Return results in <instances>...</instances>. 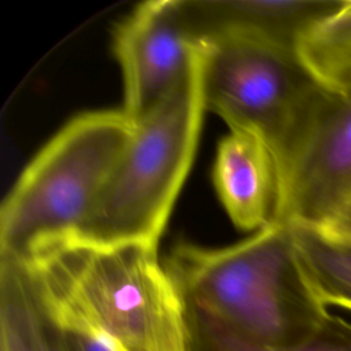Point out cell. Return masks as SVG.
<instances>
[{
  "label": "cell",
  "instance_id": "1",
  "mask_svg": "<svg viewBox=\"0 0 351 351\" xmlns=\"http://www.w3.org/2000/svg\"><path fill=\"white\" fill-rule=\"evenodd\" d=\"M21 265L62 329L110 351H192L186 307L158 244L67 240Z\"/></svg>",
  "mask_w": 351,
  "mask_h": 351
},
{
  "label": "cell",
  "instance_id": "2",
  "mask_svg": "<svg viewBox=\"0 0 351 351\" xmlns=\"http://www.w3.org/2000/svg\"><path fill=\"white\" fill-rule=\"evenodd\" d=\"M165 266L188 315L262 347L299 346L329 315L302 277L285 225L222 248L178 244Z\"/></svg>",
  "mask_w": 351,
  "mask_h": 351
},
{
  "label": "cell",
  "instance_id": "3",
  "mask_svg": "<svg viewBox=\"0 0 351 351\" xmlns=\"http://www.w3.org/2000/svg\"><path fill=\"white\" fill-rule=\"evenodd\" d=\"M136 125L122 110L67 122L22 171L0 213V258L29 262L71 240L93 208Z\"/></svg>",
  "mask_w": 351,
  "mask_h": 351
},
{
  "label": "cell",
  "instance_id": "4",
  "mask_svg": "<svg viewBox=\"0 0 351 351\" xmlns=\"http://www.w3.org/2000/svg\"><path fill=\"white\" fill-rule=\"evenodd\" d=\"M202 53L176 89L136 125L132 140L71 240L103 245L158 244L197 147L206 110Z\"/></svg>",
  "mask_w": 351,
  "mask_h": 351
},
{
  "label": "cell",
  "instance_id": "5",
  "mask_svg": "<svg viewBox=\"0 0 351 351\" xmlns=\"http://www.w3.org/2000/svg\"><path fill=\"white\" fill-rule=\"evenodd\" d=\"M318 89L292 48L243 37L203 44L204 108L262 138L277 160Z\"/></svg>",
  "mask_w": 351,
  "mask_h": 351
},
{
  "label": "cell",
  "instance_id": "6",
  "mask_svg": "<svg viewBox=\"0 0 351 351\" xmlns=\"http://www.w3.org/2000/svg\"><path fill=\"white\" fill-rule=\"evenodd\" d=\"M281 225L321 223L351 192V92L318 89L278 159Z\"/></svg>",
  "mask_w": 351,
  "mask_h": 351
},
{
  "label": "cell",
  "instance_id": "7",
  "mask_svg": "<svg viewBox=\"0 0 351 351\" xmlns=\"http://www.w3.org/2000/svg\"><path fill=\"white\" fill-rule=\"evenodd\" d=\"M112 47L123 75L122 111L134 125L176 89L203 49L186 25L181 0L138 4L117 26Z\"/></svg>",
  "mask_w": 351,
  "mask_h": 351
},
{
  "label": "cell",
  "instance_id": "8",
  "mask_svg": "<svg viewBox=\"0 0 351 351\" xmlns=\"http://www.w3.org/2000/svg\"><path fill=\"white\" fill-rule=\"evenodd\" d=\"M213 181L236 228L255 230L281 225V171L271 148L258 136L230 130L217 149Z\"/></svg>",
  "mask_w": 351,
  "mask_h": 351
},
{
  "label": "cell",
  "instance_id": "9",
  "mask_svg": "<svg viewBox=\"0 0 351 351\" xmlns=\"http://www.w3.org/2000/svg\"><path fill=\"white\" fill-rule=\"evenodd\" d=\"M332 4L308 0H181L186 25L202 44L243 37L295 51L302 34Z\"/></svg>",
  "mask_w": 351,
  "mask_h": 351
},
{
  "label": "cell",
  "instance_id": "10",
  "mask_svg": "<svg viewBox=\"0 0 351 351\" xmlns=\"http://www.w3.org/2000/svg\"><path fill=\"white\" fill-rule=\"evenodd\" d=\"M0 351H74L69 335L45 311L26 269L0 258Z\"/></svg>",
  "mask_w": 351,
  "mask_h": 351
},
{
  "label": "cell",
  "instance_id": "11",
  "mask_svg": "<svg viewBox=\"0 0 351 351\" xmlns=\"http://www.w3.org/2000/svg\"><path fill=\"white\" fill-rule=\"evenodd\" d=\"M292 251L313 296L328 311H351V237L317 225L288 223Z\"/></svg>",
  "mask_w": 351,
  "mask_h": 351
},
{
  "label": "cell",
  "instance_id": "12",
  "mask_svg": "<svg viewBox=\"0 0 351 351\" xmlns=\"http://www.w3.org/2000/svg\"><path fill=\"white\" fill-rule=\"evenodd\" d=\"M296 55L321 89L351 92V0L333 1L302 34Z\"/></svg>",
  "mask_w": 351,
  "mask_h": 351
},
{
  "label": "cell",
  "instance_id": "13",
  "mask_svg": "<svg viewBox=\"0 0 351 351\" xmlns=\"http://www.w3.org/2000/svg\"><path fill=\"white\" fill-rule=\"evenodd\" d=\"M192 351H351V324L329 315L307 341L289 348H267L239 339L204 319L188 315Z\"/></svg>",
  "mask_w": 351,
  "mask_h": 351
},
{
  "label": "cell",
  "instance_id": "14",
  "mask_svg": "<svg viewBox=\"0 0 351 351\" xmlns=\"http://www.w3.org/2000/svg\"><path fill=\"white\" fill-rule=\"evenodd\" d=\"M317 226L340 236L351 237V192H348Z\"/></svg>",
  "mask_w": 351,
  "mask_h": 351
}]
</instances>
